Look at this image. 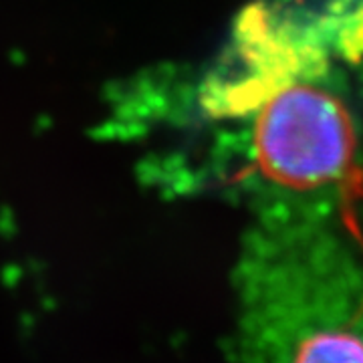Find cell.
<instances>
[{
  "label": "cell",
  "mask_w": 363,
  "mask_h": 363,
  "mask_svg": "<svg viewBox=\"0 0 363 363\" xmlns=\"http://www.w3.org/2000/svg\"><path fill=\"white\" fill-rule=\"evenodd\" d=\"M289 363H363V339L345 329H317L295 343Z\"/></svg>",
  "instance_id": "cell-2"
},
{
  "label": "cell",
  "mask_w": 363,
  "mask_h": 363,
  "mask_svg": "<svg viewBox=\"0 0 363 363\" xmlns=\"http://www.w3.org/2000/svg\"><path fill=\"white\" fill-rule=\"evenodd\" d=\"M214 113L250 116V156L262 180L293 192L343 182L355 166V125L345 104L307 81L248 79L206 97Z\"/></svg>",
  "instance_id": "cell-1"
}]
</instances>
